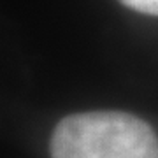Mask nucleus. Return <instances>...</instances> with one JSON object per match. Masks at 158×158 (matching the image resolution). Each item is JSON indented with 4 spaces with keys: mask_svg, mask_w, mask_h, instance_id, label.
Here are the masks:
<instances>
[{
    "mask_svg": "<svg viewBox=\"0 0 158 158\" xmlns=\"http://www.w3.org/2000/svg\"><path fill=\"white\" fill-rule=\"evenodd\" d=\"M49 153L51 158H158V137L139 116L91 111L60 119Z\"/></svg>",
    "mask_w": 158,
    "mask_h": 158,
    "instance_id": "obj_1",
    "label": "nucleus"
},
{
    "mask_svg": "<svg viewBox=\"0 0 158 158\" xmlns=\"http://www.w3.org/2000/svg\"><path fill=\"white\" fill-rule=\"evenodd\" d=\"M119 2L137 12L158 16V0H119Z\"/></svg>",
    "mask_w": 158,
    "mask_h": 158,
    "instance_id": "obj_2",
    "label": "nucleus"
}]
</instances>
